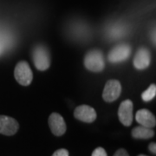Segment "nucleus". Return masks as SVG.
Instances as JSON below:
<instances>
[{
  "label": "nucleus",
  "mask_w": 156,
  "mask_h": 156,
  "mask_svg": "<svg viewBox=\"0 0 156 156\" xmlns=\"http://www.w3.org/2000/svg\"><path fill=\"white\" fill-rule=\"evenodd\" d=\"M114 156H129L128 155V152L123 149V148H120L115 152V154H114Z\"/></svg>",
  "instance_id": "obj_16"
},
{
  "label": "nucleus",
  "mask_w": 156,
  "mask_h": 156,
  "mask_svg": "<svg viewBox=\"0 0 156 156\" xmlns=\"http://www.w3.org/2000/svg\"><path fill=\"white\" fill-rule=\"evenodd\" d=\"M156 95V86L155 84H151L148 89L141 94V98L144 101H150Z\"/></svg>",
  "instance_id": "obj_13"
},
{
  "label": "nucleus",
  "mask_w": 156,
  "mask_h": 156,
  "mask_svg": "<svg viewBox=\"0 0 156 156\" xmlns=\"http://www.w3.org/2000/svg\"><path fill=\"white\" fill-rule=\"evenodd\" d=\"M148 148H149V151H150L152 154H156V144L155 142H152L148 146Z\"/></svg>",
  "instance_id": "obj_17"
},
{
  "label": "nucleus",
  "mask_w": 156,
  "mask_h": 156,
  "mask_svg": "<svg viewBox=\"0 0 156 156\" xmlns=\"http://www.w3.org/2000/svg\"><path fill=\"white\" fill-rule=\"evenodd\" d=\"M14 76L17 82L23 86H28L33 80V73L26 62H19L16 65Z\"/></svg>",
  "instance_id": "obj_3"
},
{
  "label": "nucleus",
  "mask_w": 156,
  "mask_h": 156,
  "mask_svg": "<svg viewBox=\"0 0 156 156\" xmlns=\"http://www.w3.org/2000/svg\"><path fill=\"white\" fill-rule=\"evenodd\" d=\"M138 156H147V155H145V154H139Z\"/></svg>",
  "instance_id": "obj_18"
},
{
  "label": "nucleus",
  "mask_w": 156,
  "mask_h": 156,
  "mask_svg": "<svg viewBox=\"0 0 156 156\" xmlns=\"http://www.w3.org/2000/svg\"><path fill=\"white\" fill-rule=\"evenodd\" d=\"M134 66L139 70H143L150 65L151 53L148 49L141 47L137 50L134 57Z\"/></svg>",
  "instance_id": "obj_9"
},
{
  "label": "nucleus",
  "mask_w": 156,
  "mask_h": 156,
  "mask_svg": "<svg viewBox=\"0 0 156 156\" xmlns=\"http://www.w3.org/2000/svg\"><path fill=\"white\" fill-rule=\"evenodd\" d=\"M74 116L81 122L91 123L96 119V112L95 108L89 105H80L76 108Z\"/></svg>",
  "instance_id": "obj_8"
},
{
  "label": "nucleus",
  "mask_w": 156,
  "mask_h": 156,
  "mask_svg": "<svg viewBox=\"0 0 156 156\" xmlns=\"http://www.w3.org/2000/svg\"><path fill=\"white\" fill-rule=\"evenodd\" d=\"M18 128L19 124L14 118L0 115V134L11 136L17 133Z\"/></svg>",
  "instance_id": "obj_10"
},
{
  "label": "nucleus",
  "mask_w": 156,
  "mask_h": 156,
  "mask_svg": "<svg viewBox=\"0 0 156 156\" xmlns=\"http://www.w3.org/2000/svg\"><path fill=\"white\" fill-rule=\"evenodd\" d=\"M131 134L135 139H150L154 135V132L152 128L140 125L133 128Z\"/></svg>",
  "instance_id": "obj_12"
},
{
  "label": "nucleus",
  "mask_w": 156,
  "mask_h": 156,
  "mask_svg": "<svg viewBox=\"0 0 156 156\" xmlns=\"http://www.w3.org/2000/svg\"><path fill=\"white\" fill-rule=\"evenodd\" d=\"M84 66L92 72H101L105 68V60L102 52L99 50H89L84 57Z\"/></svg>",
  "instance_id": "obj_1"
},
{
  "label": "nucleus",
  "mask_w": 156,
  "mask_h": 156,
  "mask_svg": "<svg viewBox=\"0 0 156 156\" xmlns=\"http://www.w3.org/2000/svg\"><path fill=\"white\" fill-rule=\"evenodd\" d=\"M131 46L128 44H117L109 51L108 55V59L112 63L121 62L129 58L131 55Z\"/></svg>",
  "instance_id": "obj_4"
},
{
  "label": "nucleus",
  "mask_w": 156,
  "mask_h": 156,
  "mask_svg": "<svg viewBox=\"0 0 156 156\" xmlns=\"http://www.w3.org/2000/svg\"><path fill=\"white\" fill-rule=\"evenodd\" d=\"M49 126L52 134L56 136H61L65 134L66 132V123L64 122V119L62 118L61 115L58 113H52L49 117L48 120Z\"/></svg>",
  "instance_id": "obj_7"
},
{
  "label": "nucleus",
  "mask_w": 156,
  "mask_h": 156,
  "mask_svg": "<svg viewBox=\"0 0 156 156\" xmlns=\"http://www.w3.org/2000/svg\"><path fill=\"white\" fill-rule=\"evenodd\" d=\"M118 117L124 126L129 127L133 122V102L130 100L123 101L118 109Z\"/></svg>",
  "instance_id": "obj_6"
},
{
  "label": "nucleus",
  "mask_w": 156,
  "mask_h": 156,
  "mask_svg": "<svg viewBox=\"0 0 156 156\" xmlns=\"http://www.w3.org/2000/svg\"><path fill=\"white\" fill-rule=\"evenodd\" d=\"M92 156H108L106 151L102 147H97L92 153Z\"/></svg>",
  "instance_id": "obj_14"
},
{
  "label": "nucleus",
  "mask_w": 156,
  "mask_h": 156,
  "mask_svg": "<svg viewBox=\"0 0 156 156\" xmlns=\"http://www.w3.org/2000/svg\"><path fill=\"white\" fill-rule=\"evenodd\" d=\"M69 151L67 149H64V148H60L58 150H56L52 156H69Z\"/></svg>",
  "instance_id": "obj_15"
},
{
  "label": "nucleus",
  "mask_w": 156,
  "mask_h": 156,
  "mask_svg": "<svg viewBox=\"0 0 156 156\" xmlns=\"http://www.w3.org/2000/svg\"><path fill=\"white\" fill-rule=\"evenodd\" d=\"M32 57H33L34 64L38 70L44 71L50 68V52L44 45H37L32 51Z\"/></svg>",
  "instance_id": "obj_2"
},
{
  "label": "nucleus",
  "mask_w": 156,
  "mask_h": 156,
  "mask_svg": "<svg viewBox=\"0 0 156 156\" xmlns=\"http://www.w3.org/2000/svg\"><path fill=\"white\" fill-rule=\"evenodd\" d=\"M122 92V85L119 81L112 79L107 82L103 89L102 98L107 102H111L118 99Z\"/></svg>",
  "instance_id": "obj_5"
},
{
  "label": "nucleus",
  "mask_w": 156,
  "mask_h": 156,
  "mask_svg": "<svg viewBox=\"0 0 156 156\" xmlns=\"http://www.w3.org/2000/svg\"><path fill=\"white\" fill-rule=\"evenodd\" d=\"M135 120L140 125L147 128H153L156 125L155 116L153 115V113L146 108L140 109L137 111L135 115Z\"/></svg>",
  "instance_id": "obj_11"
}]
</instances>
